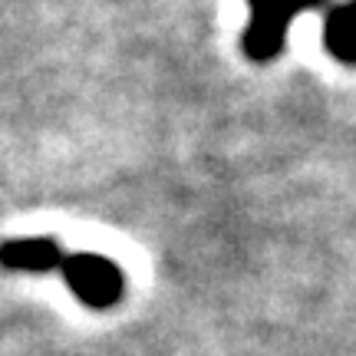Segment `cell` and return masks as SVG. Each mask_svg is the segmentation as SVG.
<instances>
[{
    "mask_svg": "<svg viewBox=\"0 0 356 356\" xmlns=\"http://www.w3.org/2000/svg\"><path fill=\"white\" fill-rule=\"evenodd\" d=\"M60 270H63V280L70 284V291L92 310H106V307L119 304L122 287H126L122 270L109 257L99 254H70L63 257Z\"/></svg>",
    "mask_w": 356,
    "mask_h": 356,
    "instance_id": "7a4b0ae2",
    "label": "cell"
},
{
    "mask_svg": "<svg viewBox=\"0 0 356 356\" xmlns=\"http://www.w3.org/2000/svg\"><path fill=\"white\" fill-rule=\"evenodd\" d=\"M323 47L340 63H353L356 60V24H353V3L350 0L330 7L327 24H323Z\"/></svg>",
    "mask_w": 356,
    "mask_h": 356,
    "instance_id": "277c9868",
    "label": "cell"
},
{
    "mask_svg": "<svg viewBox=\"0 0 356 356\" xmlns=\"http://www.w3.org/2000/svg\"><path fill=\"white\" fill-rule=\"evenodd\" d=\"M0 264L7 270H26V274H47L63 264V248L53 238H17L0 244Z\"/></svg>",
    "mask_w": 356,
    "mask_h": 356,
    "instance_id": "3957f363",
    "label": "cell"
},
{
    "mask_svg": "<svg viewBox=\"0 0 356 356\" xmlns=\"http://www.w3.org/2000/svg\"><path fill=\"white\" fill-rule=\"evenodd\" d=\"M248 3H251V24L244 30V53L257 63H267L284 50L293 17L320 7L323 0H248Z\"/></svg>",
    "mask_w": 356,
    "mask_h": 356,
    "instance_id": "6da1fadb",
    "label": "cell"
}]
</instances>
